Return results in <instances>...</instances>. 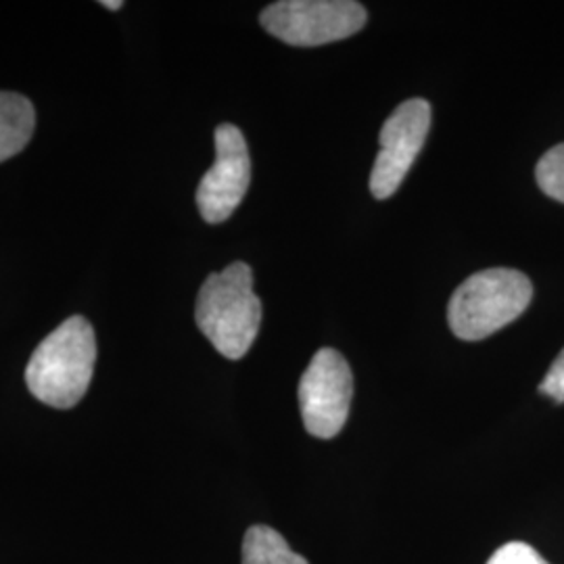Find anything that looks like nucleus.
I'll use <instances>...</instances> for the list:
<instances>
[{"instance_id":"nucleus-2","label":"nucleus","mask_w":564,"mask_h":564,"mask_svg":"<svg viewBox=\"0 0 564 564\" xmlns=\"http://www.w3.org/2000/svg\"><path fill=\"white\" fill-rule=\"evenodd\" d=\"M195 321L216 351L241 360L262 324V302L253 293V272L247 263H230L203 282Z\"/></svg>"},{"instance_id":"nucleus-13","label":"nucleus","mask_w":564,"mask_h":564,"mask_svg":"<svg viewBox=\"0 0 564 564\" xmlns=\"http://www.w3.org/2000/svg\"><path fill=\"white\" fill-rule=\"evenodd\" d=\"M101 7H107L109 11H118L121 9L120 0H116V2H109V0H101Z\"/></svg>"},{"instance_id":"nucleus-3","label":"nucleus","mask_w":564,"mask_h":564,"mask_svg":"<svg viewBox=\"0 0 564 564\" xmlns=\"http://www.w3.org/2000/svg\"><path fill=\"white\" fill-rule=\"evenodd\" d=\"M533 297V284L519 270L489 268L468 276L447 305V323L463 341H481L514 323Z\"/></svg>"},{"instance_id":"nucleus-11","label":"nucleus","mask_w":564,"mask_h":564,"mask_svg":"<svg viewBox=\"0 0 564 564\" xmlns=\"http://www.w3.org/2000/svg\"><path fill=\"white\" fill-rule=\"evenodd\" d=\"M487 564H550L545 563L544 558L523 542H510V544L502 545Z\"/></svg>"},{"instance_id":"nucleus-4","label":"nucleus","mask_w":564,"mask_h":564,"mask_svg":"<svg viewBox=\"0 0 564 564\" xmlns=\"http://www.w3.org/2000/svg\"><path fill=\"white\" fill-rule=\"evenodd\" d=\"M366 20V9L354 0H281L260 15L263 30L291 46L345 41L358 34Z\"/></svg>"},{"instance_id":"nucleus-1","label":"nucleus","mask_w":564,"mask_h":564,"mask_svg":"<svg viewBox=\"0 0 564 564\" xmlns=\"http://www.w3.org/2000/svg\"><path fill=\"white\" fill-rule=\"evenodd\" d=\"M95 364V328L84 316H72L36 347L25 368V383L36 400L69 410L84 400Z\"/></svg>"},{"instance_id":"nucleus-8","label":"nucleus","mask_w":564,"mask_h":564,"mask_svg":"<svg viewBox=\"0 0 564 564\" xmlns=\"http://www.w3.org/2000/svg\"><path fill=\"white\" fill-rule=\"evenodd\" d=\"M36 128L34 105L18 93H0V163L25 149Z\"/></svg>"},{"instance_id":"nucleus-7","label":"nucleus","mask_w":564,"mask_h":564,"mask_svg":"<svg viewBox=\"0 0 564 564\" xmlns=\"http://www.w3.org/2000/svg\"><path fill=\"white\" fill-rule=\"evenodd\" d=\"M251 184V158L241 130L232 123L216 128V162L197 188V205L207 224H223L241 205Z\"/></svg>"},{"instance_id":"nucleus-9","label":"nucleus","mask_w":564,"mask_h":564,"mask_svg":"<svg viewBox=\"0 0 564 564\" xmlns=\"http://www.w3.org/2000/svg\"><path fill=\"white\" fill-rule=\"evenodd\" d=\"M242 564H310L272 527L256 524L242 540Z\"/></svg>"},{"instance_id":"nucleus-5","label":"nucleus","mask_w":564,"mask_h":564,"mask_svg":"<svg viewBox=\"0 0 564 564\" xmlns=\"http://www.w3.org/2000/svg\"><path fill=\"white\" fill-rule=\"evenodd\" d=\"M354 400V375L337 349L316 351L300 381L303 426L318 440H333L343 431Z\"/></svg>"},{"instance_id":"nucleus-12","label":"nucleus","mask_w":564,"mask_h":564,"mask_svg":"<svg viewBox=\"0 0 564 564\" xmlns=\"http://www.w3.org/2000/svg\"><path fill=\"white\" fill-rule=\"evenodd\" d=\"M540 391L554 402L564 403V349L558 358L552 362L544 381L540 384Z\"/></svg>"},{"instance_id":"nucleus-10","label":"nucleus","mask_w":564,"mask_h":564,"mask_svg":"<svg viewBox=\"0 0 564 564\" xmlns=\"http://www.w3.org/2000/svg\"><path fill=\"white\" fill-rule=\"evenodd\" d=\"M535 178L547 197L564 203V142L550 149L540 160Z\"/></svg>"},{"instance_id":"nucleus-6","label":"nucleus","mask_w":564,"mask_h":564,"mask_svg":"<svg viewBox=\"0 0 564 564\" xmlns=\"http://www.w3.org/2000/svg\"><path fill=\"white\" fill-rule=\"evenodd\" d=\"M431 128V105L424 99L402 102L381 128V151L370 174V193L377 199H389L408 176L410 167L423 151Z\"/></svg>"}]
</instances>
